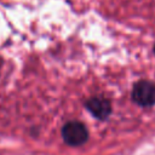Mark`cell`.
I'll return each instance as SVG.
<instances>
[{
    "label": "cell",
    "mask_w": 155,
    "mask_h": 155,
    "mask_svg": "<svg viewBox=\"0 0 155 155\" xmlns=\"http://www.w3.org/2000/svg\"><path fill=\"white\" fill-rule=\"evenodd\" d=\"M86 108L93 114L97 119H105L109 116L111 108L110 103L102 97H92L86 102Z\"/></svg>",
    "instance_id": "3"
},
{
    "label": "cell",
    "mask_w": 155,
    "mask_h": 155,
    "mask_svg": "<svg viewBox=\"0 0 155 155\" xmlns=\"http://www.w3.org/2000/svg\"><path fill=\"white\" fill-rule=\"evenodd\" d=\"M154 51H155V47H154Z\"/></svg>",
    "instance_id": "4"
},
{
    "label": "cell",
    "mask_w": 155,
    "mask_h": 155,
    "mask_svg": "<svg viewBox=\"0 0 155 155\" xmlns=\"http://www.w3.org/2000/svg\"><path fill=\"white\" fill-rule=\"evenodd\" d=\"M132 98L142 107H150L155 104V84L147 80L137 82L132 91Z\"/></svg>",
    "instance_id": "2"
},
{
    "label": "cell",
    "mask_w": 155,
    "mask_h": 155,
    "mask_svg": "<svg viewBox=\"0 0 155 155\" xmlns=\"http://www.w3.org/2000/svg\"><path fill=\"white\" fill-rule=\"evenodd\" d=\"M62 137L67 144L78 147L88 139V131L86 126L79 121H69L62 128Z\"/></svg>",
    "instance_id": "1"
}]
</instances>
